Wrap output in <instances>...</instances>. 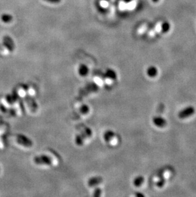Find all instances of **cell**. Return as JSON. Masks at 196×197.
I'll list each match as a JSON object with an SVG mask.
<instances>
[{
  "label": "cell",
  "instance_id": "3",
  "mask_svg": "<svg viewBox=\"0 0 196 197\" xmlns=\"http://www.w3.org/2000/svg\"><path fill=\"white\" fill-rule=\"evenodd\" d=\"M103 141L108 147H113L119 144L120 139L114 131L107 130L103 134Z\"/></svg>",
  "mask_w": 196,
  "mask_h": 197
},
{
  "label": "cell",
  "instance_id": "1",
  "mask_svg": "<svg viewBox=\"0 0 196 197\" xmlns=\"http://www.w3.org/2000/svg\"><path fill=\"white\" fill-rule=\"evenodd\" d=\"M50 156H51L47 154H41L39 156H36L33 159V162L37 166H42V167H50L57 164V163L55 162L53 158Z\"/></svg>",
  "mask_w": 196,
  "mask_h": 197
},
{
  "label": "cell",
  "instance_id": "9",
  "mask_svg": "<svg viewBox=\"0 0 196 197\" xmlns=\"http://www.w3.org/2000/svg\"><path fill=\"white\" fill-rule=\"evenodd\" d=\"M79 111L80 112V114L82 115V116H85L87 117L90 113V109L89 107L87 105H84L81 107V108L79 110Z\"/></svg>",
  "mask_w": 196,
  "mask_h": 197
},
{
  "label": "cell",
  "instance_id": "13",
  "mask_svg": "<svg viewBox=\"0 0 196 197\" xmlns=\"http://www.w3.org/2000/svg\"><path fill=\"white\" fill-rule=\"evenodd\" d=\"M93 196H103V191L101 188H95L94 191V194Z\"/></svg>",
  "mask_w": 196,
  "mask_h": 197
},
{
  "label": "cell",
  "instance_id": "15",
  "mask_svg": "<svg viewBox=\"0 0 196 197\" xmlns=\"http://www.w3.org/2000/svg\"><path fill=\"white\" fill-rule=\"evenodd\" d=\"M100 6L104 9H107L109 6V2L107 0H101L99 3Z\"/></svg>",
  "mask_w": 196,
  "mask_h": 197
},
{
  "label": "cell",
  "instance_id": "14",
  "mask_svg": "<svg viewBox=\"0 0 196 197\" xmlns=\"http://www.w3.org/2000/svg\"><path fill=\"white\" fill-rule=\"evenodd\" d=\"M143 178L142 177H138L134 179V184L136 186H139L143 183Z\"/></svg>",
  "mask_w": 196,
  "mask_h": 197
},
{
  "label": "cell",
  "instance_id": "17",
  "mask_svg": "<svg viewBox=\"0 0 196 197\" xmlns=\"http://www.w3.org/2000/svg\"><path fill=\"white\" fill-rule=\"evenodd\" d=\"M45 1L51 2V3H59L60 1H61V0H45Z\"/></svg>",
  "mask_w": 196,
  "mask_h": 197
},
{
  "label": "cell",
  "instance_id": "4",
  "mask_svg": "<svg viewBox=\"0 0 196 197\" xmlns=\"http://www.w3.org/2000/svg\"><path fill=\"white\" fill-rule=\"evenodd\" d=\"M104 85L112 86L116 81L117 75L115 71L112 69H108L104 74Z\"/></svg>",
  "mask_w": 196,
  "mask_h": 197
},
{
  "label": "cell",
  "instance_id": "5",
  "mask_svg": "<svg viewBox=\"0 0 196 197\" xmlns=\"http://www.w3.org/2000/svg\"><path fill=\"white\" fill-rule=\"evenodd\" d=\"M103 183V179L100 177H91L88 181V186L90 188H99L101 184Z\"/></svg>",
  "mask_w": 196,
  "mask_h": 197
},
{
  "label": "cell",
  "instance_id": "12",
  "mask_svg": "<svg viewBox=\"0 0 196 197\" xmlns=\"http://www.w3.org/2000/svg\"><path fill=\"white\" fill-rule=\"evenodd\" d=\"M169 29H170V24L167 22H165L162 25L161 29H162V32L163 33H166L168 32Z\"/></svg>",
  "mask_w": 196,
  "mask_h": 197
},
{
  "label": "cell",
  "instance_id": "8",
  "mask_svg": "<svg viewBox=\"0 0 196 197\" xmlns=\"http://www.w3.org/2000/svg\"><path fill=\"white\" fill-rule=\"evenodd\" d=\"M94 83L98 86H103L104 85L103 74H97L94 77Z\"/></svg>",
  "mask_w": 196,
  "mask_h": 197
},
{
  "label": "cell",
  "instance_id": "16",
  "mask_svg": "<svg viewBox=\"0 0 196 197\" xmlns=\"http://www.w3.org/2000/svg\"><path fill=\"white\" fill-rule=\"evenodd\" d=\"M125 7H126V3L124 2V1H120V3H119V8L120 10H122V9H125Z\"/></svg>",
  "mask_w": 196,
  "mask_h": 197
},
{
  "label": "cell",
  "instance_id": "11",
  "mask_svg": "<svg viewBox=\"0 0 196 197\" xmlns=\"http://www.w3.org/2000/svg\"><path fill=\"white\" fill-rule=\"evenodd\" d=\"M157 70L155 67L151 66L147 70V75H148L150 77H153L157 75Z\"/></svg>",
  "mask_w": 196,
  "mask_h": 197
},
{
  "label": "cell",
  "instance_id": "18",
  "mask_svg": "<svg viewBox=\"0 0 196 197\" xmlns=\"http://www.w3.org/2000/svg\"><path fill=\"white\" fill-rule=\"evenodd\" d=\"M152 1L154 2V3H157L159 1V0H152Z\"/></svg>",
  "mask_w": 196,
  "mask_h": 197
},
{
  "label": "cell",
  "instance_id": "2",
  "mask_svg": "<svg viewBox=\"0 0 196 197\" xmlns=\"http://www.w3.org/2000/svg\"><path fill=\"white\" fill-rule=\"evenodd\" d=\"M93 133L90 128H87L84 129L80 134L76 135L75 138V142L78 146H82L85 143L90 141L92 138Z\"/></svg>",
  "mask_w": 196,
  "mask_h": 197
},
{
  "label": "cell",
  "instance_id": "6",
  "mask_svg": "<svg viewBox=\"0 0 196 197\" xmlns=\"http://www.w3.org/2000/svg\"><path fill=\"white\" fill-rule=\"evenodd\" d=\"M89 69L85 64H82L78 68V74L81 77H86L89 75Z\"/></svg>",
  "mask_w": 196,
  "mask_h": 197
},
{
  "label": "cell",
  "instance_id": "10",
  "mask_svg": "<svg viewBox=\"0 0 196 197\" xmlns=\"http://www.w3.org/2000/svg\"><path fill=\"white\" fill-rule=\"evenodd\" d=\"M153 122L157 126L159 127H163L165 124V120L163 119V118H161V117H156V118L153 119Z\"/></svg>",
  "mask_w": 196,
  "mask_h": 197
},
{
  "label": "cell",
  "instance_id": "7",
  "mask_svg": "<svg viewBox=\"0 0 196 197\" xmlns=\"http://www.w3.org/2000/svg\"><path fill=\"white\" fill-rule=\"evenodd\" d=\"M194 112V108L188 107L186 109L183 110V111H182L179 113V117L180 118H185V117L190 116L192 114H193Z\"/></svg>",
  "mask_w": 196,
  "mask_h": 197
}]
</instances>
